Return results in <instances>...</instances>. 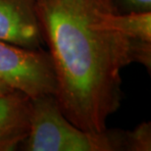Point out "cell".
I'll list each match as a JSON object with an SVG mask.
<instances>
[{
	"label": "cell",
	"instance_id": "6",
	"mask_svg": "<svg viewBox=\"0 0 151 151\" xmlns=\"http://www.w3.org/2000/svg\"><path fill=\"white\" fill-rule=\"evenodd\" d=\"M108 21L127 37L151 43V12L124 14L115 9L110 13Z\"/></svg>",
	"mask_w": 151,
	"mask_h": 151
},
{
	"label": "cell",
	"instance_id": "9",
	"mask_svg": "<svg viewBox=\"0 0 151 151\" xmlns=\"http://www.w3.org/2000/svg\"><path fill=\"white\" fill-rule=\"evenodd\" d=\"M11 91H14V89H12L11 87L7 86L6 84L0 83V94L1 93H7V92H11Z\"/></svg>",
	"mask_w": 151,
	"mask_h": 151
},
{
	"label": "cell",
	"instance_id": "1",
	"mask_svg": "<svg viewBox=\"0 0 151 151\" xmlns=\"http://www.w3.org/2000/svg\"><path fill=\"white\" fill-rule=\"evenodd\" d=\"M114 0H37L42 38L55 72V97L65 117L101 132L120 106L121 70L139 62L150 70L151 43L127 37L109 24Z\"/></svg>",
	"mask_w": 151,
	"mask_h": 151
},
{
	"label": "cell",
	"instance_id": "8",
	"mask_svg": "<svg viewBox=\"0 0 151 151\" xmlns=\"http://www.w3.org/2000/svg\"><path fill=\"white\" fill-rule=\"evenodd\" d=\"M125 13L151 12V0H117Z\"/></svg>",
	"mask_w": 151,
	"mask_h": 151
},
{
	"label": "cell",
	"instance_id": "2",
	"mask_svg": "<svg viewBox=\"0 0 151 151\" xmlns=\"http://www.w3.org/2000/svg\"><path fill=\"white\" fill-rule=\"evenodd\" d=\"M28 137L21 145L28 151L127 150L126 132L83 131L63 114L57 98L45 94L31 98Z\"/></svg>",
	"mask_w": 151,
	"mask_h": 151
},
{
	"label": "cell",
	"instance_id": "4",
	"mask_svg": "<svg viewBox=\"0 0 151 151\" xmlns=\"http://www.w3.org/2000/svg\"><path fill=\"white\" fill-rule=\"evenodd\" d=\"M37 0H0V39L29 49L43 41L37 15Z\"/></svg>",
	"mask_w": 151,
	"mask_h": 151
},
{
	"label": "cell",
	"instance_id": "3",
	"mask_svg": "<svg viewBox=\"0 0 151 151\" xmlns=\"http://www.w3.org/2000/svg\"><path fill=\"white\" fill-rule=\"evenodd\" d=\"M0 83L29 98L56 94L57 83L49 53L0 39Z\"/></svg>",
	"mask_w": 151,
	"mask_h": 151
},
{
	"label": "cell",
	"instance_id": "5",
	"mask_svg": "<svg viewBox=\"0 0 151 151\" xmlns=\"http://www.w3.org/2000/svg\"><path fill=\"white\" fill-rule=\"evenodd\" d=\"M32 100L19 91L0 94V151L16 149L29 132Z\"/></svg>",
	"mask_w": 151,
	"mask_h": 151
},
{
	"label": "cell",
	"instance_id": "7",
	"mask_svg": "<svg viewBox=\"0 0 151 151\" xmlns=\"http://www.w3.org/2000/svg\"><path fill=\"white\" fill-rule=\"evenodd\" d=\"M127 149L149 151L151 149V125L142 123L131 132H126Z\"/></svg>",
	"mask_w": 151,
	"mask_h": 151
}]
</instances>
